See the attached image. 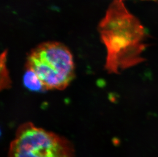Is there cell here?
Listing matches in <instances>:
<instances>
[{
    "label": "cell",
    "mask_w": 158,
    "mask_h": 157,
    "mask_svg": "<svg viewBox=\"0 0 158 157\" xmlns=\"http://www.w3.org/2000/svg\"><path fill=\"white\" fill-rule=\"evenodd\" d=\"M74 154L69 140L30 122L18 127L8 151V157H74Z\"/></svg>",
    "instance_id": "obj_3"
},
{
    "label": "cell",
    "mask_w": 158,
    "mask_h": 157,
    "mask_svg": "<svg viewBox=\"0 0 158 157\" xmlns=\"http://www.w3.org/2000/svg\"><path fill=\"white\" fill-rule=\"evenodd\" d=\"M98 31L106 50L105 68L108 73L119 74L144 61L142 55L148 46L145 30L123 0L110 4Z\"/></svg>",
    "instance_id": "obj_1"
},
{
    "label": "cell",
    "mask_w": 158,
    "mask_h": 157,
    "mask_svg": "<svg viewBox=\"0 0 158 157\" xmlns=\"http://www.w3.org/2000/svg\"><path fill=\"white\" fill-rule=\"evenodd\" d=\"M26 68L36 74L46 91H62L74 77L75 65L70 50L63 43H40L30 52Z\"/></svg>",
    "instance_id": "obj_2"
},
{
    "label": "cell",
    "mask_w": 158,
    "mask_h": 157,
    "mask_svg": "<svg viewBox=\"0 0 158 157\" xmlns=\"http://www.w3.org/2000/svg\"><path fill=\"white\" fill-rule=\"evenodd\" d=\"M26 69L23 77V82L26 87L29 91H46L36 74L30 69Z\"/></svg>",
    "instance_id": "obj_4"
},
{
    "label": "cell",
    "mask_w": 158,
    "mask_h": 157,
    "mask_svg": "<svg viewBox=\"0 0 158 157\" xmlns=\"http://www.w3.org/2000/svg\"><path fill=\"white\" fill-rule=\"evenodd\" d=\"M7 51H5L1 56V89H7L10 86L11 82L8 74L7 65Z\"/></svg>",
    "instance_id": "obj_5"
}]
</instances>
